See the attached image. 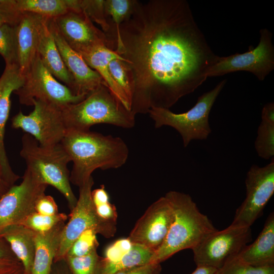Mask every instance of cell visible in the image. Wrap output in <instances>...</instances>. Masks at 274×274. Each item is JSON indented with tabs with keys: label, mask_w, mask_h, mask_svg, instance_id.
<instances>
[{
	"label": "cell",
	"mask_w": 274,
	"mask_h": 274,
	"mask_svg": "<svg viewBox=\"0 0 274 274\" xmlns=\"http://www.w3.org/2000/svg\"><path fill=\"white\" fill-rule=\"evenodd\" d=\"M131 87L130 111L169 109L208 78L218 60L185 0H134L114 47Z\"/></svg>",
	"instance_id": "6da1fadb"
},
{
	"label": "cell",
	"mask_w": 274,
	"mask_h": 274,
	"mask_svg": "<svg viewBox=\"0 0 274 274\" xmlns=\"http://www.w3.org/2000/svg\"><path fill=\"white\" fill-rule=\"evenodd\" d=\"M60 143L73 162L70 182L78 187L96 169L121 167L129 155L128 146L121 138L90 130L67 129Z\"/></svg>",
	"instance_id": "7a4b0ae2"
},
{
	"label": "cell",
	"mask_w": 274,
	"mask_h": 274,
	"mask_svg": "<svg viewBox=\"0 0 274 274\" xmlns=\"http://www.w3.org/2000/svg\"><path fill=\"white\" fill-rule=\"evenodd\" d=\"M174 211V218L160 247L154 253L151 263H161L175 253L193 249L217 229L207 216L199 210L188 194L169 191L164 195Z\"/></svg>",
	"instance_id": "3957f363"
},
{
	"label": "cell",
	"mask_w": 274,
	"mask_h": 274,
	"mask_svg": "<svg viewBox=\"0 0 274 274\" xmlns=\"http://www.w3.org/2000/svg\"><path fill=\"white\" fill-rule=\"evenodd\" d=\"M61 111L67 130L88 131L98 124L127 129L135 125V115L105 84L99 85L82 100L65 106Z\"/></svg>",
	"instance_id": "277c9868"
},
{
	"label": "cell",
	"mask_w": 274,
	"mask_h": 274,
	"mask_svg": "<svg viewBox=\"0 0 274 274\" xmlns=\"http://www.w3.org/2000/svg\"><path fill=\"white\" fill-rule=\"evenodd\" d=\"M20 154L26 168L35 173L45 184L51 185L63 195L72 211L78 198L70 184V173L67 168L71 158L61 143L44 147L30 134L22 137Z\"/></svg>",
	"instance_id": "5b68a950"
},
{
	"label": "cell",
	"mask_w": 274,
	"mask_h": 274,
	"mask_svg": "<svg viewBox=\"0 0 274 274\" xmlns=\"http://www.w3.org/2000/svg\"><path fill=\"white\" fill-rule=\"evenodd\" d=\"M226 80H223L209 91L198 97L196 104L188 111L175 113L169 109L152 108L148 112L154 122L155 127L170 126L181 135L184 147L193 140H206L212 129L209 123V114Z\"/></svg>",
	"instance_id": "8992f818"
},
{
	"label": "cell",
	"mask_w": 274,
	"mask_h": 274,
	"mask_svg": "<svg viewBox=\"0 0 274 274\" xmlns=\"http://www.w3.org/2000/svg\"><path fill=\"white\" fill-rule=\"evenodd\" d=\"M24 76L23 85L14 92L22 105L33 106L34 100H41L62 109L86 97L74 95L68 87L59 82L44 65L38 53Z\"/></svg>",
	"instance_id": "52a82bcc"
},
{
	"label": "cell",
	"mask_w": 274,
	"mask_h": 274,
	"mask_svg": "<svg viewBox=\"0 0 274 274\" xmlns=\"http://www.w3.org/2000/svg\"><path fill=\"white\" fill-rule=\"evenodd\" d=\"M94 184L91 177L79 188L77 203L71 211L70 218L63 230L59 247L53 262L64 259L75 241L84 231L95 229L97 234L106 237L113 236L116 229L102 222L98 217L92 199V188Z\"/></svg>",
	"instance_id": "ba28073f"
},
{
	"label": "cell",
	"mask_w": 274,
	"mask_h": 274,
	"mask_svg": "<svg viewBox=\"0 0 274 274\" xmlns=\"http://www.w3.org/2000/svg\"><path fill=\"white\" fill-rule=\"evenodd\" d=\"M259 33V42L255 48L250 46L248 51L243 53L219 56L207 72V77L246 71L254 74L259 80L263 81L274 69V47L270 31L263 28Z\"/></svg>",
	"instance_id": "9c48e42d"
},
{
	"label": "cell",
	"mask_w": 274,
	"mask_h": 274,
	"mask_svg": "<svg viewBox=\"0 0 274 274\" xmlns=\"http://www.w3.org/2000/svg\"><path fill=\"white\" fill-rule=\"evenodd\" d=\"M252 238L251 227L230 225L216 230L192 250L196 265L220 268L231 258L237 256Z\"/></svg>",
	"instance_id": "30bf717a"
},
{
	"label": "cell",
	"mask_w": 274,
	"mask_h": 274,
	"mask_svg": "<svg viewBox=\"0 0 274 274\" xmlns=\"http://www.w3.org/2000/svg\"><path fill=\"white\" fill-rule=\"evenodd\" d=\"M246 196L237 208L230 225L251 227L263 214L274 193V160L265 166L251 165L245 180Z\"/></svg>",
	"instance_id": "8fae6325"
},
{
	"label": "cell",
	"mask_w": 274,
	"mask_h": 274,
	"mask_svg": "<svg viewBox=\"0 0 274 274\" xmlns=\"http://www.w3.org/2000/svg\"><path fill=\"white\" fill-rule=\"evenodd\" d=\"M48 185L26 168L19 185L13 186L0 199V232L5 227L21 223L36 212V204Z\"/></svg>",
	"instance_id": "7c38bea8"
},
{
	"label": "cell",
	"mask_w": 274,
	"mask_h": 274,
	"mask_svg": "<svg viewBox=\"0 0 274 274\" xmlns=\"http://www.w3.org/2000/svg\"><path fill=\"white\" fill-rule=\"evenodd\" d=\"M32 105L34 109L29 114L20 111L12 117V127L23 130L42 146L60 143L67 130L61 109L41 100H34Z\"/></svg>",
	"instance_id": "4fadbf2b"
},
{
	"label": "cell",
	"mask_w": 274,
	"mask_h": 274,
	"mask_svg": "<svg viewBox=\"0 0 274 274\" xmlns=\"http://www.w3.org/2000/svg\"><path fill=\"white\" fill-rule=\"evenodd\" d=\"M173 218L171 204L165 196L161 197L148 208L127 238L155 252L163 243Z\"/></svg>",
	"instance_id": "5bb4252c"
},
{
	"label": "cell",
	"mask_w": 274,
	"mask_h": 274,
	"mask_svg": "<svg viewBox=\"0 0 274 274\" xmlns=\"http://www.w3.org/2000/svg\"><path fill=\"white\" fill-rule=\"evenodd\" d=\"M52 19L66 43L81 55L99 46L107 47L104 31L93 24L81 9L69 10Z\"/></svg>",
	"instance_id": "9a60e30c"
},
{
	"label": "cell",
	"mask_w": 274,
	"mask_h": 274,
	"mask_svg": "<svg viewBox=\"0 0 274 274\" xmlns=\"http://www.w3.org/2000/svg\"><path fill=\"white\" fill-rule=\"evenodd\" d=\"M48 26L72 79V93L76 96H86L99 85H106L99 74L89 67L82 56L68 46L52 18L48 19Z\"/></svg>",
	"instance_id": "2e32d148"
},
{
	"label": "cell",
	"mask_w": 274,
	"mask_h": 274,
	"mask_svg": "<svg viewBox=\"0 0 274 274\" xmlns=\"http://www.w3.org/2000/svg\"><path fill=\"white\" fill-rule=\"evenodd\" d=\"M48 18L41 17L38 27L37 51L47 70L70 90L73 81L67 70L48 26Z\"/></svg>",
	"instance_id": "e0dca14e"
},
{
	"label": "cell",
	"mask_w": 274,
	"mask_h": 274,
	"mask_svg": "<svg viewBox=\"0 0 274 274\" xmlns=\"http://www.w3.org/2000/svg\"><path fill=\"white\" fill-rule=\"evenodd\" d=\"M41 17L33 13L22 12L14 25L17 65L24 75L37 53L38 27Z\"/></svg>",
	"instance_id": "ac0fdd59"
},
{
	"label": "cell",
	"mask_w": 274,
	"mask_h": 274,
	"mask_svg": "<svg viewBox=\"0 0 274 274\" xmlns=\"http://www.w3.org/2000/svg\"><path fill=\"white\" fill-rule=\"evenodd\" d=\"M24 75L17 64H6L0 77V154L3 165L10 166L4 146L5 128L11 107V95L23 84Z\"/></svg>",
	"instance_id": "d6986e66"
},
{
	"label": "cell",
	"mask_w": 274,
	"mask_h": 274,
	"mask_svg": "<svg viewBox=\"0 0 274 274\" xmlns=\"http://www.w3.org/2000/svg\"><path fill=\"white\" fill-rule=\"evenodd\" d=\"M246 263L255 267L274 266V214L267 218L256 240L246 245L237 255Z\"/></svg>",
	"instance_id": "ffe728a7"
},
{
	"label": "cell",
	"mask_w": 274,
	"mask_h": 274,
	"mask_svg": "<svg viewBox=\"0 0 274 274\" xmlns=\"http://www.w3.org/2000/svg\"><path fill=\"white\" fill-rule=\"evenodd\" d=\"M65 225V222H63L48 231L36 232L35 253L31 274H50Z\"/></svg>",
	"instance_id": "44dd1931"
},
{
	"label": "cell",
	"mask_w": 274,
	"mask_h": 274,
	"mask_svg": "<svg viewBox=\"0 0 274 274\" xmlns=\"http://www.w3.org/2000/svg\"><path fill=\"white\" fill-rule=\"evenodd\" d=\"M36 232L18 224L8 226L0 236L9 244L13 253L23 264L26 274H31L35 253Z\"/></svg>",
	"instance_id": "7402d4cb"
},
{
	"label": "cell",
	"mask_w": 274,
	"mask_h": 274,
	"mask_svg": "<svg viewBox=\"0 0 274 274\" xmlns=\"http://www.w3.org/2000/svg\"><path fill=\"white\" fill-rule=\"evenodd\" d=\"M81 56L88 66L99 74L112 94L130 110L127 97L114 81L109 68V64L111 60L123 58L105 45L98 46Z\"/></svg>",
	"instance_id": "603a6c76"
},
{
	"label": "cell",
	"mask_w": 274,
	"mask_h": 274,
	"mask_svg": "<svg viewBox=\"0 0 274 274\" xmlns=\"http://www.w3.org/2000/svg\"><path fill=\"white\" fill-rule=\"evenodd\" d=\"M77 0H16V8L20 12L33 13L55 18L77 7Z\"/></svg>",
	"instance_id": "cb8c5ba5"
},
{
	"label": "cell",
	"mask_w": 274,
	"mask_h": 274,
	"mask_svg": "<svg viewBox=\"0 0 274 274\" xmlns=\"http://www.w3.org/2000/svg\"><path fill=\"white\" fill-rule=\"evenodd\" d=\"M154 253L147 248L132 244L129 251L116 262H108L102 257L97 274H113L120 270L151 263Z\"/></svg>",
	"instance_id": "d4e9b609"
},
{
	"label": "cell",
	"mask_w": 274,
	"mask_h": 274,
	"mask_svg": "<svg viewBox=\"0 0 274 274\" xmlns=\"http://www.w3.org/2000/svg\"><path fill=\"white\" fill-rule=\"evenodd\" d=\"M134 0H105L104 8L109 29L104 32L110 49L118 36L121 24L129 14Z\"/></svg>",
	"instance_id": "484cf974"
},
{
	"label": "cell",
	"mask_w": 274,
	"mask_h": 274,
	"mask_svg": "<svg viewBox=\"0 0 274 274\" xmlns=\"http://www.w3.org/2000/svg\"><path fill=\"white\" fill-rule=\"evenodd\" d=\"M91 196L99 218L105 223L116 229L118 216L116 208L110 203L109 194L104 185L92 190Z\"/></svg>",
	"instance_id": "4316f807"
},
{
	"label": "cell",
	"mask_w": 274,
	"mask_h": 274,
	"mask_svg": "<svg viewBox=\"0 0 274 274\" xmlns=\"http://www.w3.org/2000/svg\"><path fill=\"white\" fill-rule=\"evenodd\" d=\"M254 145L259 157L266 160L273 158L274 123L261 120Z\"/></svg>",
	"instance_id": "83f0119b"
},
{
	"label": "cell",
	"mask_w": 274,
	"mask_h": 274,
	"mask_svg": "<svg viewBox=\"0 0 274 274\" xmlns=\"http://www.w3.org/2000/svg\"><path fill=\"white\" fill-rule=\"evenodd\" d=\"M101 258L96 249L82 256H66L64 259L72 274H97Z\"/></svg>",
	"instance_id": "f1b7e54d"
},
{
	"label": "cell",
	"mask_w": 274,
	"mask_h": 274,
	"mask_svg": "<svg viewBox=\"0 0 274 274\" xmlns=\"http://www.w3.org/2000/svg\"><path fill=\"white\" fill-rule=\"evenodd\" d=\"M68 217L65 213L59 212L53 215H44L35 212L20 224L36 233H42L51 230L61 222H65Z\"/></svg>",
	"instance_id": "f546056e"
},
{
	"label": "cell",
	"mask_w": 274,
	"mask_h": 274,
	"mask_svg": "<svg viewBox=\"0 0 274 274\" xmlns=\"http://www.w3.org/2000/svg\"><path fill=\"white\" fill-rule=\"evenodd\" d=\"M0 54L4 58L6 64H17L14 25L5 24L0 26Z\"/></svg>",
	"instance_id": "4dcf8cb0"
},
{
	"label": "cell",
	"mask_w": 274,
	"mask_h": 274,
	"mask_svg": "<svg viewBox=\"0 0 274 274\" xmlns=\"http://www.w3.org/2000/svg\"><path fill=\"white\" fill-rule=\"evenodd\" d=\"M216 274H274V266L255 267L236 256L217 269Z\"/></svg>",
	"instance_id": "1f68e13d"
},
{
	"label": "cell",
	"mask_w": 274,
	"mask_h": 274,
	"mask_svg": "<svg viewBox=\"0 0 274 274\" xmlns=\"http://www.w3.org/2000/svg\"><path fill=\"white\" fill-rule=\"evenodd\" d=\"M97 234V232L94 229L84 231L73 243L66 256H82L96 250L98 246Z\"/></svg>",
	"instance_id": "d6a6232c"
},
{
	"label": "cell",
	"mask_w": 274,
	"mask_h": 274,
	"mask_svg": "<svg viewBox=\"0 0 274 274\" xmlns=\"http://www.w3.org/2000/svg\"><path fill=\"white\" fill-rule=\"evenodd\" d=\"M104 0H80V6L91 21L101 26L104 32L109 29L106 19Z\"/></svg>",
	"instance_id": "836d02e7"
},
{
	"label": "cell",
	"mask_w": 274,
	"mask_h": 274,
	"mask_svg": "<svg viewBox=\"0 0 274 274\" xmlns=\"http://www.w3.org/2000/svg\"><path fill=\"white\" fill-rule=\"evenodd\" d=\"M109 68L116 83L124 91L130 104L131 87L127 69L122 59H114L109 64Z\"/></svg>",
	"instance_id": "e575fe53"
},
{
	"label": "cell",
	"mask_w": 274,
	"mask_h": 274,
	"mask_svg": "<svg viewBox=\"0 0 274 274\" xmlns=\"http://www.w3.org/2000/svg\"><path fill=\"white\" fill-rule=\"evenodd\" d=\"M132 245V243L128 238L119 239L107 247L103 258L108 262H116L129 251Z\"/></svg>",
	"instance_id": "d590c367"
},
{
	"label": "cell",
	"mask_w": 274,
	"mask_h": 274,
	"mask_svg": "<svg viewBox=\"0 0 274 274\" xmlns=\"http://www.w3.org/2000/svg\"><path fill=\"white\" fill-rule=\"evenodd\" d=\"M19 178L13 170L9 171L4 167L0 154V199Z\"/></svg>",
	"instance_id": "8d00e7d4"
},
{
	"label": "cell",
	"mask_w": 274,
	"mask_h": 274,
	"mask_svg": "<svg viewBox=\"0 0 274 274\" xmlns=\"http://www.w3.org/2000/svg\"><path fill=\"white\" fill-rule=\"evenodd\" d=\"M36 212L44 215H53L59 213L57 206L54 198L45 194L37 200L35 208Z\"/></svg>",
	"instance_id": "74e56055"
},
{
	"label": "cell",
	"mask_w": 274,
	"mask_h": 274,
	"mask_svg": "<svg viewBox=\"0 0 274 274\" xmlns=\"http://www.w3.org/2000/svg\"><path fill=\"white\" fill-rule=\"evenodd\" d=\"M162 267L160 263H151L117 271L113 274H161Z\"/></svg>",
	"instance_id": "f35d334b"
},
{
	"label": "cell",
	"mask_w": 274,
	"mask_h": 274,
	"mask_svg": "<svg viewBox=\"0 0 274 274\" xmlns=\"http://www.w3.org/2000/svg\"><path fill=\"white\" fill-rule=\"evenodd\" d=\"M18 260L7 242L0 236V265Z\"/></svg>",
	"instance_id": "ab89813d"
},
{
	"label": "cell",
	"mask_w": 274,
	"mask_h": 274,
	"mask_svg": "<svg viewBox=\"0 0 274 274\" xmlns=\"http://www.w3.org/2000/svg\"><path fill=\"white\" fill-rule=\"evenodd\" d=\"M0 274H26L24 266L19 260L0 265Z\"/></svg>",
	"instance_id": "60d3db41"
},
{
	"label": "cell",
	"mask_w": 274,
	"mask_h": 274,
	"mask_svg": "<svg viewBox=\"0 0 274 274\" xmlns=\"http://www.w3.org/2000/svg\"><path fill=\"white\" fill-rule=\"evenodd\" d=\"M22 12L8 13L0 12V26L5 24L15 25Z\"/></svg>",
	"instance_id": "b9f144b4"
},
{
	"label": "cell",
	"mask_w": 274,
	"mask_h": 274,
	"mask_svg": "<svg viewBox=\"0 0 274 274\" xmlns=\"http://www.w3.org/2000/svg\"><path fill=\"white\" fill-rule=\"evenodd\" d=\"M261 120L274 123V103L270 102L266 104L261 112Z\"/></svg>",
	"instance_id": "7bdbcfd3"
},
{
	"label": "cell",
	"mask_w": 274,
	"mask_h": 274,
	"mask_svg": "<svg viewBox=\"0 0 274 274\" xmlns=\"http://www.w3.org/2000/svg\"><path fill=\"white\" fill-rule=\"evenodd\" d=\"M50 274H72L65 259L53 262Z\"/></svg>",
	"instance_id": "ee69618b"
},
{
	"label": "cell",
	"mask_w": 274,
	"mask_h": 274,
	"mask_svg": "<svg viewBox=\"0 0 274 274\" xmlns=\"http://www.w3.org/2000/svg\"><path fill=\"white\" fill-rule=\"evenodd\" d=\"M16 0H0V12L13 13L20 12L16 8Z\"/></svg>",
	"instance_id": "f6af8a7d"
},
{
	"label": "cell",
	"mask_w": 274,
	"mask_h": 274,
	"mask_svg": "<svg viewBox=\"0 0 274 274\" xmlns=\"http://www.w3.org/2000/svg\"><path fill=\"white\" fill-rule=\"evenodd\" d=\"M217 269L206 265H198L191 274H216Z\"/></svg>",
	"instance_id": "bcb514c9"
}]
</instances>
